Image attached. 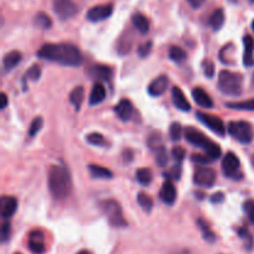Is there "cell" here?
Here are the masks:
<instances>
[{
  "instance_id": "36",
  "label": "cell",
  "mask_w": 254,
  "mask_h": 254,
  "mask_svg": "<svg viewBox=\"0 0 254 254\" xmlns=\"http://www.w3.org/2000/svg\"><path fill=\"white\" fill-rule=\"evenodd\" d=\"M182 135V128L180 123H172L170 127V138L172 141H179Z\"/></svg>"
},
{
  "instance_id": "46",
  "label": "cell",
  "mask_w": 254,
  "mask_h": 254,
  "mask_svg": "<svg viewBox=\"0 0 254 254\" xmlns=\"http://www.w3.org/2000/svg\"><path fill=\"white\" fill-rule=\"evenodd\" d=\"M238 234L242 239H246V241H248L249 246L251 247L253 246V238H252V236L249 234V232L247 231V229H244V228L238 229Z\"/></svg>"
},
{
  "instance_id": "42",
  "label": "cell",
  "mask_w": 254,
  "mask_h": 254,
  "mask_svg": "<svg viewBox=\"0 0 254 254\" xmlns=\"http://www.w3.org/2000/svg\"><path fill=\"white\" fill-rule=\"evenodd\" d=\"M171 155L175 160L179 161V163H181V161L185 159L186 151H185V149L181 148V146H174L171 150Z\"/></svg>"
},
{
  "instance_id": "38",
  "label": "cell",
  "mask_w": 254,
  "mask_h": 254,
  "mask_svg": "<svg viewBox=\"0 0 254 254\" xmlns=\"http://www.w3.org/2000/svg\"><path fill=\"white\" fill-rule=\"evenodd\" d=\"M164 176H166V179L170 180V181L171 180H180V176H181V166L175 165L169 172H164Z\"/></svg>"
},
{
  "instance_id": "30",
  "label": "cell",
  "mask_w": 254,
  "mask_h": 254,
  "mask_svg": "<svg viewBox=\"0 0 254 254\" xmlns=\"http://www.w3.org/2000/svg\"><path fill=\"white\" fill-rule=\"evenodd\" d=\"M34 24H35V26L43 29V30H47V29H50L52 26V21H51L50 16L45 13L36 14L35 19H34Z\"/></svg>"
},
{
  "instance_id": "40",
  "label": "cell",
  "mask_w": 254,
  "mask_h": 254,
  "mask_svg": "<svg viewBox=\"0 0 254 254\" xmlns=\"http://www.w3.org/2000/svg\"><path fill=\"white\" fill-rule=\"evenodd\" d=\"M202 70L207 78H212L214 76V63L211 60H205L202 62Z\"/></svg>"
},
{
  "instance_id": "39",
  "label": "cell",
  "mask_w": 254,
  "mask_h": 254,
  "mask_svg": "<svg viewBox=\"0 0 254 254\" xmlns=\"http://www.w3.org/2000/svg\"><path fill=\"white\" fill-rule=\"evenodd\" d=\"M41 76V68L40 66L34 65L30 70L26 72L25 75V80H30V81H38Z\"/></svg>"
},
{
  "instance_id": "35",
  "label": "cell",
  "mask_w": 254,
  "mask_h": 254,
  "mask_svg": "<svg viewBox=\"0 0 254 254\" xmlns=\"http://www.w3.org/2000/svg\"><path fill=\"white\" fill-rule=\"evenodd\" d=\"M42 126H43L42 118H41V117H36V118L34 119L30 124V128H29V133H28L29 136H30V138H34V136H35L36 134L41 130Z\"/></svg>"
},
{
  "instance_id": "15",
  "label": "cell",
  "mask_w": 254,
  "mask_h": 254,
  "mask_svg": "<svg viewBox=\"0 0 254 254\" xmlns=\"http://www.w3.org/2000/svg\"><path fill=\"white\" fill-rule=\"evenodd\" d=\"M171 97H172V102H174L175 107L177 109L182 112H189L191 109V104L190 102L187 101L186 96L184 94V92L181 91V88H179L177 86H175L174 88L171 89Z\"/></svg>"
},
{
  "instance_id": "22",
  "label": "cell",
  "mask_w": 254,
  "mask_h": 254,
  "mask_svg": "<svg viewBox=\"0 0 254 254\" xmlns=\"http://www.w3.org/2000/svg\"><path fill=\"white\" fill-rule=\"evenodd\" d=\"M88 171L91 172L92 177H94V179L109 180L113 177V172H112L111 170H108V169L104 168V166L94 165V164L88 166Z\"/></svg>"
},
{
  "instance_id": "52",
  "label": "cell",
  "mask_w": 254,
  "mask_h": 254,
  "mask_svg": "<svg viewBox=\"0 0 254 254\" xmlns=\"http://www.w3.org/2000/svg\"><path fill=\"white\" fill-rule=\"evenodd\" d=\"M252 164H253V166H254V155H253V158H252Z\"/></svg>"
},
{
  "instance_id": "23",
  "label": "cell",
  "mask_w": 254,
  "mask_h": 254,
  "mask_svg": "<svg viewBox=\"0 0 254 254\" xmlns=\"http://www.w3.org/2000/svg\"><path fill=\"white\" fill-rule=\"evenodd\" d=\"M21 61V53L19 51H10L6 53L3 58V65L5 71H10L15 68L16 66L20 63Z\"/></svg>"
},
{
  "instance_id": "18",
  "label": "cell",
  "mask_w": 254,
  "mask_h": 254,
  "mask_svg": "<svg viewBox=\"0 0 254 254\" xmlns=\"http://www.w3.org/2000/svg\"><path fill=\"white\" fill-rule=\"evenodd\" d=\"M88 75L98 81H109L112 77V68L106 65H93L88 70Z\"/></svg>"
},
{
  "instance_id": "1",
  "label": "cell",
  "mask_w": 254,
  "mask_h": 254,
  "mask_svg": "<svg viewBox=\"0 0 254 254\" xmlns=\"http://www.w3.org/2000/svg\"><path fill=\"white\" fill-rule=\"evenodd\" d=\"M38 57L70 67L82 63V53L72 43H46L38 51Z\"/></svg>"
},
{
  "instance_id": "34",
  "label": "cell",
  "mask_w": 254,
  "mask_h": 254,
  "mask_svg": "<svg viewBox=\"0 0 254 254\" xmlns=\"http://www.w3.org/2000/svg\"><path fill=\"white\" fill-rule=\"evenodd\" d=\"M86 140L88 141L89 144H92V145H96V146H103V145H107V141L106 139H104V136L102 135V134L99 133H91L87 135Z\"/></svg>"
},
{
  "instance_id": "27",
  "label": "cell",
  "mask_w": 254,
  "mask_h": 254,
  "mask_svg": "<svg viewBox=\"0 0 254 254\" xmlns=\"http://www.w3.org/2000/svg\"><path fill=\"white\" fill-rule=\"evenodd\" d=\"M209 24L214 31L219 30L224 24V11L222 10V9H217V10H214L213 13L211 14V16H210Z\"/></svg>"
},
{
  "instance_id": "8",
  "label": "cell",
  "mask_w": 254,
  "mask_h": 254,
  "mask_svg": "<svg viewBox=\"0 0 254 254\" xmlns=\"http://www.w3.org/2000/svg\"><path fill=\"white\" fill-rule=\"evenodd\" d=\"M52 8L61 20H68L77 14V6L73 0H52Z\"/></svg>"
},
{
  "instance_id": "32",
  "label": "cell",
  "mask_w": 254,
  "mask_h": 254,
  "mask_svg": "<svg viewBox=\"0 0 254 254\" xmlns=\"http://www.w3.org/2000/svg\"><path fill=\"white\" fill-rule=\"evenodd\" d=\"M227 108L237 109V111H254V98L244 102H234V103H227Z\"/></svg>"
},
{
  "instance_id": "37",
  "label": "cell",
  "mask_w": 254,
  "mask_h": 254,
  "mask_svg": "<svg viewBox=\"0 0 254 254\" xmlns=\"http://www.w3.org/2000/svg\"><path fill=\"white\" fill-rule=\"evenodd\" d=\"M243 210L248 216L249 221L254 224V200H247L243 204Z\"/></svg>"
},
{
  "instance_id": "53",
  "label": "cell",
  "mask_w": 254,
  "mask_h": 254,
  "mask_svg": "<svg viewBox=\"0 0 254 254\" xmlns=\"http://www.w3.org/2000/svg\"><path fill=\"white\" fill-rule=\"evenodd\" d=\"M253 82H254V75H253Z\"/></svg>"
},
{
  "instance_id": "33",
  "label": "cell",
  "mask_w": 254,
  "mask_h": 254,
  "mask_svg": "<svg viewBox=\"0 0 254 254\" xmlns=\"http://www.w3.org/2000/svg\"><path fill=\"white\" fill-rule=\"evenodd\" d=\"M148 145L151 150L154 151H160L163 150V139H161V135L159 133H153L148 138Z\"/></svg>"
},
{
  "instance_id": "11",
  "label": "cell",
  "mask_w": 254,
  "mask_h": 254,
  "mask_svg": "<svg viewBox=\"0 0 254 254\" xmlns=\"http://www.w3.org/2000/svg\"><path fill=\"white\" fill-rule=\"evenodd\" d=\"M112 13H113V5L112 4H103V5L89 9L88 13H87V19L92 23H98V21L108 19L112 15Z\"/></svg>"
},
{
  "instance_id": "17",
  "label": "cell",
  "mask_w": 254,
  "mask_h": 254,
  "mask_svg": "<svg viewBox=\"0 0 254 254\" xmlns=\"http://www.w3.org/2000/svg\"><path fill=\"white\" fill-rule=\"evenodd\" d=\"M114 112H116V114L118 116L119 119L127 122L129 121V119H131V117H133V104H131L128 99H122V101H119L118 104L116 106Z\"/></svg>"
},
{
  "instance_id": "6",
  "label": "cell",
  "mask_w": 254,
  "mask_h": 254,
  "mask_svg": "<svg viewBox=\"0 0 254 254\" xmlns=\"http://www.w3.org/2000/svg\"><path fill=\"white\" fill-rule=\"evenodd\" d=\"M102 210L106 213V216L108 217V221L112 226L114 227H126L127 221L123 216V212H122V207L116 200H106V201L102 202Z\"/></svg>"
},
{
  "instance_id": "44",
  "label": "cell",
  "mask_w": 254,
  "mask_h": 254,
  "mask_svg": "<svg viewBox=\"0 0 254 254\" xmlns=\"http://www.w3.org/2000/svg\"><path fill=\"white\" fill-rule=\"evenodd\" d=\"M10 233H11L10 222H4V223L1 224V241L3 242L8 241L9 237H10Z\"/></svg>"
},
{
  "instance_id": "21",
  "label": "cell",
  "mask_w": 254,
  "mask_h": 254,
  "mask_svg": "<svg viewBox=\"0 0 254 254\" xmlns=\"http://www.w3.org/2000/svg\"><path fill=\"white\" fill-rule=\"evenodd\" d=\"M106 88L101 82H97L93 85V88L91 91V96H89V104L91 106H97V104L102 103L106 98Z\"/></svg>"
},
{
  "instance_id": "10",
  "label": "cell",
  "mask_w": 254,
  "mask_h": 254,
  "mask_svg": "<svg viewBox=\"0 0 254 254\" xmlns=\"http://www.w3.org/2000/svg\"><path fill=\"white\" fill-rule=\"evenodd\" d=\"M222 171L227 177L231 179H241L239 174V159L232 151L227 153L224 158L222 159Z\"/></svg>"
},
{
  "instance_id": "13",
  "label": "cell",
  "mask_w": 254,
  "mask_h": 254,
  "mask_svg": "<svg viewBox=\"0 0 254 254\" xmlns=\"http://www.w3.org/2000/svg\"><path fill=\"white\" fill-rule=\"evenodd\" d=\"M29 249L34 254H43L45 253V238L41 231H33L29 234Z\"/></svg>"
},
{
  "instance_id": "26",
  "label": "cell",
  "mask_w": 254,
  "mask_h": 254,
  "mask_svg": "<svg viewBox=\"0 0 254 254\" xmlns=\"http://www.w3.org/2000/svg\"><path fill=\"white\" fill-rule=\"evenodd\" d=\"M197 226H199V228H200V231H201L202 237H204L205 241L210 242V243H213V242L216 241V234L213 233V231L211 229V227L209 226V223H207L205 219H202V218L197 219Z\"/></svg>"
},
{
  "instance_id": "12",
  "label": "cell",
  "mask_w": 254,
  "mask_h": 254,
  "mask_svg": "<svg viewBox=\"0 0 254 254\" xmlns=\"http://www.w3.org/2000/svg\"><path fill=\"white\" fill-rule=\"evenodd\" d=\"M159 197H160V200L165 205H169V206L174 205V202L176 201L177 192H176V187H175V185L172 184V181L166 180V181L164 182L163 186H161L160 192H159Z\"/></svg>"
},
{
  "instance_id": "4",
  "label": "cell",
  "mask_w": 254,
  "mask_h": 254,
  "mask_svg": "<svg viewBox=\"0 0 254 254\" xmlns=\"http://www.w3.org/2000/svg\"><path fill=\"white\" fill-rule=\"evenodd\" d=\"M243 76L241 73L223 70L218 75V88L226 96L238 97L242 93Z\"/></svg>"
},
{
  "instance_id": "48",
  "label": "cell",
  "mask_w": 254,
  "mask_h": 254,
  "mask_svg": "<svg viewBox=\"0 0 254 254\" xmlns=\"http://www.w3.org/2000/svg\"><path fill=\"white\" fill-rule=\"evenodd\" d=\"M206 0H187V3L192 6L194 9H199L204 5V3Z\"/></svg>"
},
{
  "instance_id": "14",
  "label": "cell",
  "mask_w": 254,
  "mask_h": 254,
  "mask_svg": "<svg viewBox=\"0 0 254 254\" xmlns=\"http://www.w3.org/2000/svg\"><path fill=\"white\" fill-rule=\"evenodd\" d=\"M169 87V78L166 76H159L151 81L148 86V93L151 97H159L166 92Z\"/></svg>"
},
{
  "instance_id": "7",
  "label": "cell",
  "mask_w": 254,
  "mask_h": 254,
  "mask_svg": "<svg viewBox=\"0 0 254 254\" xmlns=\"http://www.w3.org/2000/svg\"><path fill=\"white\" fill-rule=\"evenodd\" d=\"M197 119L201 122L204 126H206L210 130L213 131L214 134L219 136H224L226 135L227 128L224 127L223 121L221 118L216 116H212V114H207L204 113V112H197L196 113Z\"/></svg>"
},
{
  "instance_id": "50",
  "label": "cell",
  "mask_w": 254,
  "mask_h": 254,
  "mask_svg": "<svg viewBox=\"0 0 254 254\" xmlns=\"http://www.w3.org/2000/svg\"><path fill=\"white\" fill-rule=\"evenodd\" d=\"M77 254H92V253H91V252H89V251H87V249H83V251L78 252Z\"/></svg>"
},
{
  "instance_id": "49",
  "label": "cell",
  "mask_w": 254,
  "mask_h": 254,
  "mask_svg": "<svg viewBox=\"0 0 254 254\" xmlns=\"http://www.w3.org/2000/svg\"><path fill=\"white\" fill-rule=\"evenodd\" d=\"M1 106H0V108L1 109H5V107L8 106V97H6L5 93H1Z\"/></svg>"
},
{
  "instance_id": "16",
  "label": "cell",
  "mask_w": 254,
  "mask_h": 254,
  "mask_svg": "<svg viewBox=\"0 0 254 254\" xmlns=\"http://www.w3.org/2000/svg\"><path fill=\"white\" fill-rule=\"evenodd\" d=\"M244 53H243V63L246 67L254 66V40L252 36L246 35L243 38Z\"/></svg>"
},
{
  "instance_id": "9",
  "label": "cell",
  "mask_w": 254,
  "mask_h": 254,
  "mask_svg": "<svg viewBox=\"0 0 254 254\" xmlns=\"http://www.w3.org/2000/svg\"><path fill=\"white\" fill-rule=\"evenodd\" d=\"M194 182L197 186L212 187L216 182V171L211 168L200 166L194 172Z\"/></svg>"
},
{
  "instance_id": "43",
  "label": "cell",
  "mask_w": 254,
  "mask_h": 254,
  "mask_svg": "<svg viewBox=\"0 0 254 254\" xmlns=\"http://www.w3.org/2000/svg\"><path fill=\"white\" fill-rule=\"evenodd\" d=\"M151 47H153V42L151 41H146V42H144L143 45L139 46L138 48V53L140 57H146V56H149V53L151 52Z\"/></svg>"
},
{
  "instance_id": "25",
  "label": "cell",
  "mask_w": 254,
  "mask_h": 254,
  "mask_svg": "<svg viewBox=\"0 0 254 254\" xmlns=\"http://www.w3.org/2000/svg\"><path fill=\"white\" fill-rule=\"evenodd\" d=\"M83 98H85V89H83L82 86L76 87L70 93V102L73 104V107H75L77 112L81 109Z\"/></svg>"
},
{
  "instance_id": "47",
  "label": "cell",
  "mask_w": 254,
  "mask_h": 254,
  "mask_svg": "<svg viewBox=\"0 0 254 254\" xmlns=\"http://www.w3.org/2000/svg\"><path fill=\"white\" fill-rule=\"evenodd\" d=\"M211 202L212 204H221V202L224 201V194L223 192H216L211 196Z\"/></svg>"
},
{
  "instance_id": "31",
  "label": "cell",
  "mask_w": 254,
  "mask_h": 254,
  "mask_svg": "<svg viewBox=\"0 0 254 254\" xmlns=\"http://www.w3.org/2000/svg\"><path fill=\"white\" fill-rule=\"evenodd\" d=\"M169 57L171 58L172 61L177 63L185 62L187 58V53L182 50L181 47H177V46H172L170 50H169Z\"/></svg>"
},
{
  "instance_id": "55",
  "label": "cell",
  "mask_w": 254,
  "mask_h": 254,
  "mask_svg": "<svg viewBox=\"0 0 254 254\" xmlns=\"http://www.w3.org/2000/svg\"><path fill=\"white\" fill-rule=\"evenodd\" d=\"M252 1H254V0H252Z\"/></svg>"
},
{
  "instance_id": "2",
  "label": "cell",
  "mask_w": 254,
  "mask_h": 254,
  "mask_svg": "<svg viewBox=\"0 0 254 254\" xmlns=\"http://www.w3.org/2000/svg\"><path fill=\"white\" fill-rule=\"evenodd\" d=\"M48 190L56 200L67 199L72 190L70 171L62 165L51 166L48 171Z\"/></svg>"
},
{
  "instance_id": "28",
  "label": "cell",
  "mask_w": 254,
  "mask_h": 254,
  "mask_svg": "<svg viewBox=\"0 0 254 254\" xmlns=\"http://www.w3.org/2000/svg\"><path fill=\"white\" fill-rule=\"evenodd\" d=\"M136 180L143 186H148L149 184H151V181H153V174H151L150 169H139L138 171H136Z\"/></svg>"
},
{
  "instance_id": "51",
  "label": "cell",
  "mask_w": 254,
  "mask_h": 254,
  "mask_svg": "<svg viewBox=\"0 0 254 254\" xmlns=\"http://www.w3.org/2000/svg\"><path fill=\"white\" fill-rule=\"evenodd\" d=\"M252 29H253V31H254V20H253V23H252Z\"/></svg>"
},
{
  "instance_id": "20",
  "label": "cell",
  "mask_w": 254,
  "mask_h": 254,
  "mask_svg": "<svg viewBox=\"0 0 254 254\" xmlns=\"http://www.w3.org/2000/svg\"><path fill=\"white\" fill-rule=\"evenodd\" d=\"M18 210V200L15 197L4 196L1 199V217L9 218L13 216Z\"/></svg>"
},
{
  "instance_id": "24",
  "label": "cell",
  "mask_w": 254,
  "mask_h": 254,
  "mask_svg": "<svg viewBox=\"0 0 254 254\" xmlns=\"http://www.w3.org/2000/svg\"><path fill=\"white\" fill-rule=\"evenodd\" d=\"M131 21H133V25L135 26V29L140 34L145 35V34L149 33L150 25H149L148 19H146L143 14H134L133 18H131Z\"/></svg>"
},
{
  "instance_id": "29",
  "label": "cell",
  "mask_w": 254,
  "mask_h": 254,
  "mask_svg": "<svg viewBox=\"0 0 254 254\" xmlns=\"http://www.w3.org/2000/svg\"><path fill=\"white\" fill-rule=\"evenodd\" d=\"M136 201H138V204L140 205V207L145 212H150L151 210H153V199H151L148 194H145V192H139L138 196H136Z\"/></svg>"
},
{
  "instance_id": "19",
  "label": "cell",
  "mask_w": 254,
  "mask_h": 254,
  "mask_svg": "<svg viewBox=\"0 0 254 254\" xmlns=\"http://www.w3.org/2000/svg\"><path fill=\"white\" fill-rule=\"evenodd\" d=\"M192 98L202 108H212L213 107V101H212L211 97L209 96V93L205 89L200 88V87L194 88V91H192Z\"/></svg>"
},
{
  "instance_id": "54",
  "label": "cell",
  "mask_w": 254,
  "mask_h": 254,
  "mask_svg": "<svg viewBox=\"0 0 254 254\" xmlns=\"http://www.w3.org/2000/svg\"><path fill=\"white\" fill-rule=\"evenodd\" d=\"M15 254H20V253H15Z\"/></svg>"
},
{
  "instance_id": "41",
  "label": "cell",
  "mask_w": 254,
  "mask_h": 254,
  "mask_svg": "<svg viewBox=\"0 0 254 254\" xmlns=\"http://www.w3.org/2000/svg\"><path fill=\"white\" fill-rule=\"evenodd\" d=\"M191 159L194 163L200 164V165H206V164L213 161L209 155H207V154H192Z\"/></svg>"
},
{
  "instance_id": "3",
  "label": "cell",
  "mask_w": 254,
  "mask_h": 254,
  "mask_svg": "<svg viewBox=\"0 0 254 254\" xmlns=\"http://www.w3.org/2000/svg\"><path fill=\"white\" fill-rule=\"evenodd\" d=\"M184 135L186 138L187 143L204 149L205 154H207L212 160H217L221 156V148H219V145H217L214 141L210 140L204 133L195 129L194 127H187L184 131Z\"/></svg>"
},
{
  "instance_id": "5",
  "label": "cell",
  "mask_w": 254,
  "mask_h": 254,
  "mask_svg": "<svg viewBox=\"0 0 254 254\" xmlns=\"http://www.w3.org/2000/svg\"><path fill=\"white\" fill-rule=\"evenodd\" d=\"M227 130H228L229 135H231L234 140L238 141V143L248 144L253 140V127L249 123H247V122H231V123L228 124V127H227Z\"/></svg>"
},
{
  "instance_id": "45",
  "label": "cell",
  "mask_w": 254,
  "mask_h": 254,
  "mask_svg": "<svg viewBox=\"0 0 254 254\" xmlns=\"http://www.w3.org/2000/svg\"><path fill=\"white\" fill-rule=\"evenodd\" d=\"M168 160H169V155L168 153H166L165 149L158 151V154H156V163H158L159 165L165 166L166 164H168Z\"/></svg>"
}]
</instances>
